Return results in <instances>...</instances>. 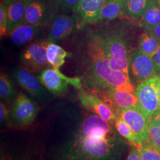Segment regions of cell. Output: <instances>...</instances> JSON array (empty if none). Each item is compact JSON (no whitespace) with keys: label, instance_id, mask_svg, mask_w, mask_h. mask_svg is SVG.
I'll return each mask as SVG.
<instances>
[{"label":"cell","instance_id":"e575fe53","mask_svg":"<svg viewBox=\"0 0 160 160\" xmlns=\"http://www.w3.org/2000/svg\"><path fill=\"white\" fill-rule=\"evenodd\" d=\"M107 1H110V0H107ZM114 1H125V0H114Z\"/></svg>","mask_w":160,"mask_h":160},{"label":"cell","instance_id":"ffe728a7","mask_svg":"<svg viewBox=\"0 0 160 160\" xmlns=\"http://www.w3.org/2000/svg\"><path fill=\"white\" fill-rule=\"evenodd\" d=\"M125 13V1H107L100 12V20H113Z\"/></svg>","mask_w":160,"mask_h":160},{"label":"cell","instance_id":"5bb4252c","mask_svg":"<svg viewBox=\"0 0 160 160\" xmlns=\"http://www.w3.org/2000/svg\"><path fill=\"white\" fill-rule=\"evenodd\" d=\"M7 13V31L10 32L25 23V0H3Z\"/></svg>","mask_w":160,"mask_h":160},{"label":"cell","instance_id":"44dd1931","mask_svg":"<svg viewBox=\"0 0 160 160\" xmlns=\"http://www.w3.org/2000/svg\"><path fill=\"white\" fill-rule=\"evenodd\" d=\"M160 46V40L151 32H145L142 34L139 49L143 53L152 57Z\"/></svg>","mask_w":160,"mask_h":160},{"label":"cell","instance_id":"4fadbf2b","mask_svg":"<svg viewBox=\"0 0 160 160\" xmlns=\"http://www.w3.org/2000/svg\"><path fill=\"white\" fill-rule=\"evenodd\" d=\"M77 25L75 18L65 14L53 18L48 34L49 40L57 42L68 37L74 32Z\"/></svg>","mask_w":160,"mask_h":160},{"label":"cell","instance_id":"cb8c5ba5","mask_svg":"<svg viewBox=\"0 0 160 160\" xmlns=\"http://www.w3.org/2000/svg\"><path fill=\"white\" fill-rule=\"evenodd\" d=\"M148 144L145 147L154 149L160 152V128L151 119L148 123Z\"/></svg>","mask_w":160,"mask_h":160},{"label":"cell","instance_id":"8d00e7d4","mask_svg":"<svg viewBox=\"0 0 160 160\" xmlns=\"http://www.w3.org/2000/svg\"><path fill=\"white\" fill-rule=\"evenodd\" d=\"M25 1H26V0H25Z\"/></svg>","mask_w":160,"mask_h":160},{"label":"cell","instance_id":"2e32d148","mask_svg":"<svg viewBox=\"0 0 160 160\" xmlns=\"http://www.w3.org/2000/svg\"><path fill=\"white\" fill-rule=\"evenodd\" d=\"M107 0H80L77 12L85 22L89 24L99 20L100 12Z\"/></svg>","mask_w":160,"mask_h":160},{"label":"cell","instance_id":"52a82bcc","mask_svg":"<svg viewBox=\"0 0 160 160\" xmlns=\"http://www.w3.org/2000/svg\"><path fill=\"white\" fill-rule=\"evenodd\" d=\"M118 116L128 124L137 137L138 145L147 147L149 142V119L138 106L117 111Z\"/></svg>","mask_w":160,"mask_h":160},{"label":"cell","instance_id":"836d02e7","mask_svg":"<svg viewBox=\"0 0 160 160\" xmlns=\"http://www.w3.org/2000/svg\"><path fill=\"white\" fill-rule=\"evenodd\" d=\"M157 93H158V97L160 103V75L159 81H158V87H157Z\"/></svg>","mask_w":160,"mask_h":160},{"label":"cell","instance_id":"7c38bea8","mask_svg":"<svg viewBox=\"0 0 160 160\" xmlns=\"http://www.w3.org/2000/svg\"><path fill=\"white\" fill-rule=\"evenodd\" d=\"M129 68L134 78L141 82L158 75L152 58L145 55L139 49L129 58Z\"/></svg>","mask_w":160,"mask_h":160},{"label":"cell","instance_id":"4dcf8cb0","mask_svg":"<svg viewBox=\"0 0 160 160\" xmlns=\"http://www.w3.org/2000/svg\"><path fill=\"white\" fill-rule=\"evenodd\" d=\"M126 160H142L137 146H133Z\"/></svg>","mask_w":160,"mask_h":160},{"label":"cell","instance_id":"8992f818","mask_svg":"<svg viewBox=\"0 0 160 160\" xmlns=\"http://www.w3.org/2000/svg\"><path fill=\"white\" fill-rule=\"evenodd\" d=\"M51 41H38L28 46L21 55L22 68L30 73H36L48 68L51 65L46 58V49Z\"/></svg>","mask_w":160,"mask_h":160},{"label":"cell","instance_id":"ba28073f","mask_svg":"<svg viewBox=\"0 0 160 160\" xmlns=\"http://www.w3.org/2000/svg\"><path fill=\"white\" fill-rule=\"evenodd\" d=\"M12 75L22 88L37 100L40 102H46L51 97L50 94L51 92L32 73L22 67H16L12 69Z\"/></svg>","mask_w":160,"mask_h":160},{"label":"cell","instance_id":"603a6c76","mask_svg":"<svg viewBox=\"0 0 160 160\" xmlns=\"http://www.w3.org/2000/svg\"><path fill=\"white\" fill-rule=\"evenodd\" d=\"M114 127L120 136L127 140L132 146L138 145L137 137L128 124L118 116L114 122Z\"/></svg>","mask_w":160,"mask_h":160},{"label":"cell","instance_id":"9a60e30c","mask_svg":"<svg viewBox=\"0 0 160 160\" xmlns=\"http://www.w3.org/2000/svg\"><path fill=\"white\" fill-rule=\"evenodd\" d=\"M112 104L116 111L138 106V99L135 93L122 90H112L102 94Z\"/></svg>","mask_w":160,"mask_h":160},{"label":"cell","instance_id":"484cf974","mask_svg":"<svg viewBox=\"0 0 160 160\" xmlns=\"http://www.w3.org/2000/svg\"><path fill=\"white\" fill-rule=\"evenodd\" d=\"M142 160H160V152L154 149L137 145Z\"/></svg>","mask_w":160,"mask_h":160},{"label":"cell","instance_id":"3957f363","mask_svg":"<svg viewBox=\"0 0 160 160\" xmlns=\"http://www.w3.org/2000/svg\"><path fill=\"white\" fill-rule=\"evenodd\" d=\"M100 36L111 68L129 75V57L125 41L116 35Z\"/></svg>","mask_w":160,"mask_h":160},{"label":"cell","instance_id":"4316f807","mask_svg":"<svg viewBox=\"0 0 160 160\" xmlns=\"http://www.w3.org/2000/svg\"><path fill=\"white\" fill-rule=\"evenodd\" d=\"M79 1L80 0H53L55 5L65 12L76 10Z\"/></svg>","mask_w":160,"mask_h":160},{"label":"cell","instance_id":"d590c367","mask_svg":"<svg viewBox=\"0 0 160 160\" xmlns=\"http://www.w3.org/2000/svg\"><path fill=\"white\" fill-rule=\"evenodd\" d=\"M158 1H159V2H160V0H158Z\"/></svg>","mask_w":160,"mask_h":160},{"label":"cell","instance_id":"5b68a950","mask_svg":"<svg viewBox=\"0 0 160 160\" xmlns=\"http://www.w3.org/2000/svg\"><path fill=\"white\" fill-rule=\"evenodd\" d=\"M160 75L145 80L138 86L135 94L138 99V107L149 120L160 109L157 87Z\"/></svg>","mask_w":160,"mask_h":160},{"label":"cell","instance_id":"7a4b0ae2","mask_svg":"<svg viewBox=\"0 0 160 160\" xmlns=\"http://www.w3.org/2000/svg\"><path fill=\"white\" fill-rule=\"evenodd\" d=\"M81 61L82 81L92 92L104 94L112 90L135 93L129 75L110 67L100 34H90L85 39Z\"/></svg>","mask_w":160,"mask_h":160},{"label":"cell","instance_id":"d4e9b609","mask_svg":"<svg viewBox=\"0 0 160 160\" xmlns=\"http://www.w3.org/2000/svg\"><path fill=\"white\" fill-rule=\"evenodd\" d=\"M15 96V90L11 80L6 75L0 76V96L2 98L11 100Z\"/></svg>","mask_w":160,"mask_h":160},{"label":"cell","instance_id":"d6986e66","mask_svg":"<svg viewBox=\"0 0 160 160\" xmlns=\"http://www.w3.org/2000/svg\"><path fill=\"white\" fill-rule=\"evenodd\" d=\"M71 54L64 50L62 47L50 42L46 49V58L53 68H60L65 62V59Z\"/></svg>","mask_w":160,"mask_h":160},{"label":"cell","instance_id":"1f68e13d","mask_svg":"<svg viewBox=\"0 0 160 160\" xmlns=\"http://www.w3.org/2000/svg\"><path fill=\"white\" fill-rule=\"evenodd\" d=\"M150 119L160 128V109L155 113Z\"/></svg>","mask_w":160,"mask_h":160},{"label":"cell","instance_id":"6da1fadb","mask_svg":"<svg viewBox=\"0 0 160 160\" xmlns=\"http://www.w3.org/2000/svg\"><path fill=\"white\" fill-rule=\"evenodd\" d=\"M123 146L114 125L92 113L71 128L49 160H120Z\"/></svg>","mask_w":160,"mask_h":160},{"label":"cell","instance_id":"30bf717a","mask_svg":"<svg viewBox=\"0 0 160 160\" xmlns=\"http://www.w3.org/2000/svg\"><path fill=\"white\" fill-rule=\"evenodd\" d=\"M38 107L34 102L23 93L16 97L12 109V116L15 123L21 126L30 125L35 120Z\"/></svg>","mask_w":160,"mask_h":160},{"label":"cell","instance_id":"277c9868","mask_svg":"<svg viewBox=\"0 0 160 160\" xmlns=\"http://www.w3.org/2000/svg\"><path fill=\"white\" fill-rule=\"evenodd\" d=\"M38 79L46 89L55 96L65 94L68 90L69 84L82 91L81 80L79 78H69L63 74L58 69L48 68L43 71Z\"/></svg>","mask_w":160,"mask_h":160},{"label":"cell","instance_id":"9c48e42d","mask_svg":"<svg viewBox=\"0 0 160 160\" xmlns=\"http://www.w3.org/2000/svg\"><path fill=\"white\" fill-rule=\"evenodd\" d=\"M52 14V6L48 0H26L25 23L39 28L46 25Z\"/></svg>","mask_w":160,"mask_h":160},{"label":"cell","instance_id":"f546056e","mask_svg":"<svg viewBox=\"0 0 160 160\" xmlns=\"http://www.w3.org/2000/svg\"><path fill=\"white\" fill-rule=\"evenodd\" d=\"M155 68L158 74H160V46L152 57Z\"/></svg>","mask_w":160,"mask_h":160},{"label":"cell","instance_id":"e0dca14e","mask_svg":"<svg viewBox=\"0 0 160 160\" xmlns=\"http://www.w3.org/2000/svg\"><path fill=\"white\" fill-rule=\"evenodd\" d=\"M39 28L24 23L9 32L12 42L16 45H23L33 40L39 32Z\"/></svg>","mask_w":160,"mask_h":160},{"label":"cell","instance_id":"7402d4cb","mask_svg":"<svg viewBox=\"0 0 160 160\" xmlns=\"http://www.w3.org/2000/svg\"><path fill=\"white\" fill-rule=\"evenodd\" d=\"M152 0H125V13L134 18H141Z\"/></svg>","mask_w":160,"mask_h":160},{"label":"cell","instance_id":"ac0fdd59","mask_svg":"<svg viewBox=\"0 0 160 160\" xmlns=\"http://www.w3.org/2000/svg\"><path fill=\"white\" fill-rule=\"evenodd\" d=\"M160 23V2L158 0H152L147 10L141 18V26L147 30L151 31Z\"/></svg>","mask_w":160,"mask_h":160},{"label":"cell","instance_id":"83f0119b","mask_svg":"<svg viewBox=\"0 0 160 160\" xmlns=\"http://www.w3.org/2000/svg\"><path fill=\"white\" fill-rule=\"evenodd\" d=\"M7 8L3 2L0 4V35L1 37L5 36L7 31Z\"/></svg>","mask_w":160,"mask_h":160},{"label":"cell","instance_id":"8fae6325","mask_svg":"<svg viewBox=\"0 0 160 160\" xmlns=\"http://www.w3.org/2000/svg\"><path fill=\"white\" fill-rule=\"evenodd\" d=\"M79 97L84 108L114 125L118 115L110 104L96 94L85 92L82 90L80 92Z\"/></svg>","mask_w":160,"mask_h":160},{"label":"cell","instance_id":"d6a6232c","mask_svg":"<svg viewBox=\"0 0 160 160\" xmlns=\"http://www.w3.org/2000/svg\"><path fill=\"white\" fill-rule=\"evenodd\" d=\"M150 32H151L155 36H156L160 40V23L157 26H155L154 28L152 29L150 31Z\"/></svg>","mask_w":160,"mask_h":160},{"label":"cell","instance_id":"f1b7e54d","mask_svg":"<svg viewBox=\"0 0 160 160\" xmlns=\"http://www.w3.org/2000/svg\"><path fill=\"white\" fill-rule=\"evenodd\" d=\"M9 110L6 104L2 102L0 103V122L1 123H4L9 118Z\"/></svg>","mask_w":160,"mask_h":160}]
</instances>
